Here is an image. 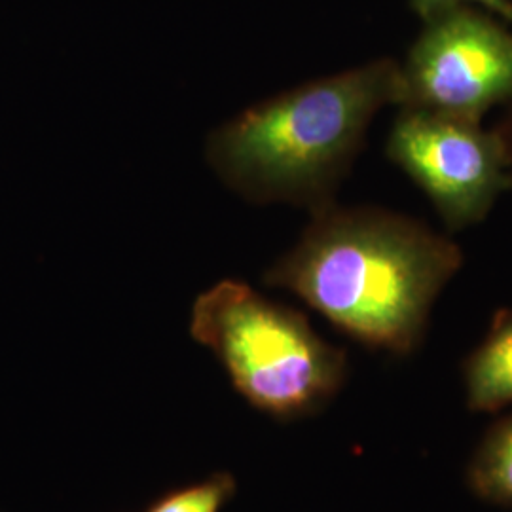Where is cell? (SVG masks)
Instances as JSON below:
<instances>
[{
  "label": "cell",
  "mask_w": 512,
  "mask_h": 512,
  "mask_svg": "<svg viewBox=\"0 0 512 512\" xmlns=\"http://www.w3.org/2000/svg\"><path fill=\"white\" fill-rule=\"evenodd\" d=\"M399 99V61L374 59L243 110L209 135L207 162L247 202L313 215L336 203L372 120Z\"/></svg>",
  "instance_id": "obj_2"
},
{
  "label": "cell",
  "mask_w": 512,
  "mask_h": 512,
  "mask_svg": "<svg viewBox=\"0 0 512 512\" xmlns=\"http://www.w3.org/2000/svg\"><path fill=\"white\" fill-rule=\"evenodd\" d=\"M234 478L217 475L198 486H190L160 499L148 512H220L234 495Z\"/></svg>",
  "instance_id": "obj_8"
},
{
  "label": "cell",
  "mask_w": 512,
  "mask_h": 512,
  "mask_svg": "<svg viewBox=\"0 0 512 512\" xmlns=\"http://www.w3.org/2000/svg\"><path fill=\"white\" fill-rule=\"evenodd\" d=\"M385 154L425 192L448 232L484 222L509 192L503 141L480 120L399 109Z\"/></svg>",
  "instance_id": "obj_5"
},
{
  "label": "cell",
  "mask_w": 512,
  "mask_h": 512,
  "mask_svg": "<svg viewBox=\"0 0 512 512\" xmlns=\"http://www.w3.org/2000/svg\"><path fill=\"white\" fill-rule=\"evenodd\" d=\"M401 71L397 109L480 120L512 101V27L476 6L423 21Z\"/></svg>",
  "instance_id": "obj_4"
},
{
  "label": "cell",
  "mask_w": 512,
  "mask_h": 512,
  "mask_svg": "<svg viewBox=\"0 0 512 512\" xmlns=\"http://www.w3.org/2000/svg\"><path fill=\"white\" fill-rule=\"evenodd\" d=\"M497 133L503 141L505 154H507V169H509V192H512V101L507 105V112L497 126Z\"/></svg>",
  "instance_id": "obj_10"
},
{
  "label": "cell",
  "mask_w": 512,
  "mask_h": 512,
  "mask_svg": "<svg viewBox=\"0 0 512 512\" xmlns=\"http://www.w3.org/2000/svg\"><path fill=\"white\" fill-rule=\"evenodd\" d=\"M471 482L482 497L512 505V418L484 442L473 463Z\"/></svg>",
  "instance_id": "obj_7"
},
{
  "label": "cell",
  "mask_w": 512,
  "mask_h": 512,
  "mask_svg": "<svg viewBox=\"0 0 512 512\" xmlns=\"http://www.w3.org/2000/svg\"><path fill=\"white\" fill-rule=\"evenodd\" d=\"M476 6L482 8L495 18L503 19L512 27V0H410V8L418 14L421 21L433 18L440 12L454 8V6Z\"/></svg>",
  "instance_id": "obj_9"
},
{
  "label": "cell",
  "mask_w": 512,
  "mask_h": 512,
  "mask_svg": "<svg viewBox=\"0 0 512 512\" xmlns=\"http://www.w3.org/2000/svg\"><path fill=\"white\" fill-rule=\"evenodd\" d=\"M463 251L425 222L384 207L332 203L311 215L300 241L264 275L370 348L420 344Z\"/></svg>",
  "instance_id": "obj_1"
},
{
  "label": "cell",
  "mask_w": 512,
  "mask_h": 512,
  "mask_svg": "<svg viewBox=\"0 0 512 512\" xmlns=\"http://www.w3.org/2000/svg\"><path fill=\"white\" fill-rule=\"evenodd\" d=\"M190 332L217 355L239 393L272 414L315 406L344 378V351L317 336L302 313L236 279L198 296Z\"/></svg>",
  "instance_id": "obj_3"
},
{
  "label": "cell",
  "mask_w": 512,
  "mask_h": 512,
  "mask_svg": "<svg viewBox=\"0 0 512 512\" xmlns=\"http://www.w3.org/2000/svg\"><path fill=\"white\" fill-rule=\"evenodd\" d=\"M469 406L490 412L512 403V310L495 315L484 342L465 368Z\"/></svg>",
  "instance_id": "obj_6"
}]
</instances>
